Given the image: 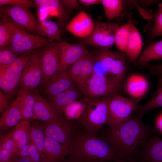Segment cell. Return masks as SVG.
Returning <instances> with one entry per match:
<instances>
[{
	"label": "cell",
	"mask_w": 162,
	"mask_h": 162,
	"mask_svg": "<svg viewBox=\"0 0 162 162\" xmlns=\"http://www.w3.org/2000/svg\"><path fill=\"white\" fill-rule=\"evenodd\" d=\"M137 115L131 116L106 129L104 137L110 143L120 159L137 160L140 149L152 134L151 128Z\"/></svg>",
	"instance_id": "cell-1"
},
{
	"label": "cell",
	"mask_w": 162,
	"mask_h": 162,
	"mask_svg": "<svg viewBox=\"0 0 162 162\" xmlns=\"http://www.w3.org/2000/svg\"><path fill=\"white\" fill-rule=\"evenodd\" d=\"M69 150L70 156L81 162H110L120 159L105 138L84 131L78 132Z\"/></svg>",
	"instance_id": "cell-2"
},
{
	"label": "cell",
	"mask_w": 162,
	"mask_h": 162,
	"mask_svg": "<svg viewBox=\"0 0 162 162\" xmlns=\"http://www.w3.org/2000/svg\"><path fill=\"white\" fill-rule=\"evenodd\" d=\"M94 59L100 73L122 85L128 68V60L125 54L109 49H98Z\"/></svg>",
	"instance_id": "cell-3"
},
{
	"label": "cell",
	"mask_w": 162,
	"mask_h": 162,
	"mask_svg": "<svg viewBox=\"0 0 162 162\" xmlns=\"http://www.w3.org/2000/svg\"><path fill=\"white\" fill-rule=\"evenodd\" d=\"M109 97L88 98L85 100L86 106L82 117L78 120L84 131L96 134L107 123L108 116Z\"/></svg>",
	"instance_id": "cell-4"
},
{
	"label": "cell",
	"mask_w": 162,
	"mask_h": 162,
	"mask_svg": "<svg viewBox=\"0 0 162 162\" xmlns=\"http://www.w3.org/2000/svg\"><path fill=\"white\" fill-rule=\"evenodd\" d=\"M1 16L9 26L12 34L10 46L17 55L30 53L35 49L45 47L51 42L45 37L34 35L28 33L26 30L13 23L4 14Z\"/></svg>",
	"instance_id": "cell-5"
},
{
	"label": "cell",
	"mask_w": 162,
	"mask_h": 162,
	"mask_svg": "<svg viewBox=\"0 0 162 162\" xmlns=\"http://www.w3.org/2000/svg\"><path fill=\"white\" fill-rule=\"evenodd\" d=\"M122 87L106 75L94 71L81 91L88 98L109 97L118 94Z\"/></svg>",
	"instance_id": "cell-6"
},
{
	"label": "cell",
	"mask_w": 162,
	"mask_h": 162,
	"mask_svg": "<svg viewBox=\"0 0 162 162\" xmlns=\"http://www.w3.org/2000/svg\"><path fill=\"white\" fill-rule=\"evenodd\" d=\"M142 98L133 99L119 94L108 97V126L116 125L123 122L139 109L138 105Z\"/></svg>",
	"instance_id": "cell-7"
},
{
	"label": "cell",
	"mask_w": 162,
	"mask_h": 162,
	"mask_svg": "<svg viewBox=\"0 0 162 162\" xmlns=\"http://www.w3.org/2000/svg\"><path fill=\"white\" fill-rule=\"evenodd\" d=\"M31 54L30 52L20 55L0 76V88L10 100L12 99L17 94L22 71Z\"/></svg>",
	"instance_id": "cell-8"
},
{
	"label": "cell",
	"mask_w": 162,
	"mask_h": 162,
	"mask_svg": "<svg viewBox=\"0 0 162 162\" xmlns=\"http://www.w3.org/2000/svg\"><path fill=\"white\" fill-rule=\"evenodd\" d=\"M119 26L116 23L98 22L91 34L81 39V43L98 49L111 48L115 44L116 34Z\"/></svg>",
	"instance_id": "cell-9"
},
{
	"label": "cell",
	"mask_w": 162,
	"mask_h": 162,
	"mask_svg": "<svg viewBox=\"0 0 162 162\" xmlns=\"http://www.w3.org/2000/svg\"><path fill=\"white\" fill-rule=\"evenodd\" d=\"M41 125L46 136L55 140L69 149L79 131L75 124L63 118Z\"/></svg>",
	"instance_id": "cell-10"
},
{
	"label": "cell",
	"mask_w": 162,
	"mask_h": 162,
	"mask_svg": "<svg viewBox=\"0 0 162 162\" xmlns=\"http://www.w3.org/2000/svg\"><path fill=\"white\" fill-rule=\"evenodd\" d=\"M60 43L51 42L40 52V62L43 72L41 84L44 85L48 80L56 75L60 62Z\"/></svg>",
	"instance_id": "cell-11"
},
{
	"label": "cell",
	"mask_w": 162,
	"mask_h": 162,
	"mask_svg": "<svg viewBox=\"0 0 162 162\" xmlns=\"http://www.w3.org/2000/svg\"><path fill=\"white\" fill-rule=\"evenodd\" d=\"M42 78L40 52H35L31 54L24 67L20 81V86L30 91L34 90L41 83Z\"/></svg>",
	"instance_id": "cell-12"
},
{
	"label": "cell",
	"mask_w": 162,
	"mask_h": 162,
	"mask_svg": "<svg viewBox=\"0 0 162 162\" xmlns=\"http://www.w3.org/2000/svg\"><path fill=\"white\" fill-rule=\"evenodd\" d=\"M30 8L4 6L0 7V10L17 26L26 31L36 33L38 21Z\"/></svg>",
	"instance_id": "cell-13"
},
{
	"label": "cell",
	"mask_w": 162,
	"mask_h": 162,
	"mask_svg": "<svg viewBox=\"0 0 162 162\" xmlns=\"http://www.w3.org/2000/svg\"><path fill=\"white\" fill-rule=\"evenodd\" d=\"M61 53L57 72L68 70L71 66L87 55L89 52L86 45L60 43Z\"/></svg>",
	"instance_id": "cell-14"
},
{
	"label": "cell",
	"mask_w": 162,
	"mask_h": 162,
	"mask_svg": "<svg viewBox=\"0 0 162 162\" xmlns=\"http://www.w3.org/2000/svg\"><path fill=\"white\" fill-rule=\"evenodd\" d=\"M68 70L74 81L76 86L82 91L87 80L94 71V54L89 52Z\"/></svg>",
	"instance_id": "cell-15"
},
{
	"label": "cell",
	"mask_w": 162,
	"mask_h": 162,
	"mask_svg": "<svg viewBox=\"0 0 162 162\" xmlns=\"http://www.w3.org/2000/svg\"><path fill=\"white\" fill-rule=\"evenodd\" d=\"M137 160L162 162V139L152 134L140 149Z\"/></svg>",
	"instance_id": "cell-16"
},
{
	"label": "cell",
	"mask_w": 162,
	"mask_h": 162,
	"mask_svg": "<svg viewBox=\"0 0 162 162\" xmlns=\"http://www.w3.org/2000/svg\"><path fill=\"white\" fill-rule=\"evenodd\" d=\"M75 84L67 70L56 74L48 80L44 85L45 93L49 98L53 97L73 87Z\"/></svg>",
	"instance_id": "cell-17"
},
{
	"label": "cell",
	"mask_w": 162,
	"mask_h": 162,
	"mask_svg": "<svg viewBox=\"0 0 162 162\" xmlns=\"http://www.w3.org/2000/svg\"><path fill=\"white\" fill-rule=\"evenodd\" d=\"M94 25L86 12H80L66 26V29L74 36L82 38L89 36L93 31Z\"/></svg>",
	"instance_id": "cell-18"
},
{
	"label": "cell",
	"mask_w": 162,
	"mask_h": 162,
	"mask_svg": "<svg viewBox=\"0 0 162 162\" xmlns=\"http://www.w3.org/2000/svg\"><path fill=\"white\" fill-rule=\"evenodd\" d=\"M33 93L35 98L34 112L35 119H38L44 123H50L63 118L55 113L38 90L34 91Z\"/></svg>",
	"instance_id": "cell-19"
},
{
	"label": "cell",
	"mask_w": 162,
	"mask_h": 162,
	"mask_svg": "<svg viewBox=\"0 0 162 162\" xmlns=\"http://www.w3.org/2000/svg\"><path fill=\"white\" fill-rule=\"evenodd\" d=\"M79 96L78 89L74 86L54 97L49 98L48 103L55 113L62 117L64 107L76 100Z\"/></svg>",
	"instance_id": "cell-20"
},
{
	"label": "cell",
	"mask_w": 162,
	"mask_h": 162,
	"mask_svg": "<svg viewBox=\"0 0 162 162\" xmlns=\"http://www.w3.org/2000/svg\"><path fill=\"white\" fill-rule=\"evenodd\" d=\"M37 7L44 10L49 16L56 18L62 25H64L68 19V15L61 0H33Z\"/></svg>",
	"instance_id": "cell-21"
},
{
	"label": "cell",
	"mask_w": 162,
	"mask_h": 162,
	"mask_svg": "<svg viewBox=\"0 0 162 162\" xmlns=\"http://www.w3.org/2000/svg\"><path fill=\"white\" fill-rule=\"evenodd\" d=\"M44 148L45 157L42 162H60L69 154V148L55 140L46 136Z\"/></svg>",
	"instance_id": "cell-22"
},
{
	"label": "cell",
	"mask_w": 162,
	"mask_h": 162,
	"mask_svg": "<svg viewBox=\"0 0 162 162\" xmlns=\"http://www.w3.org/2000/svg\"><path fill=\"white\" fill-rule=\"evenodd\" d=\"M22 115V120L35 119L34 109L35 98L33 93L26 88L20 87L17 94Z\"/></svg>",
	"instance_id": "cell-23"
},
{
	"label": "cell",
	"mask_w": 162,
	"mask_h": 162,
	"mask_svg": "<svg viewBox=\"0 0 162 162\" xmlns=\"http://www.w3.org/2000/svg\"><path fill=\"white\" fill-rule=\"evenodd\" d=\"M22 119L19 102L16 98L4 110L0 117V130H5L16 125Z\"/></svg>",
	"instance_id": "cell-24"
},
{
	"label": "cell",
	"mask_w": 162,
	"mask_h": 162,
	"mask_svg": "<svg viewBox=\"0 0 162 162\" xmlns=\"http://www.w3.org/2000/svg\"><path fill=\"white\" fill-rule=\"evenodd\" d=\"M149 86L148 80L144 76L133 74L127 79L126 90L130 96L137 99L142 98L147 92Z\"/></svg>",
	"instance_id": "cell-25"
},
{
	"label": "cell",
	"mask_w": 162,
	"mask_h": 162,
	"mask_svg": "<svg viewBox=\"0 0 162 162\" xmlns=\"http://www.w3.org/2000/svg\"><path fill=\"white\" fill-rule=\"evenodd\" d=\"M143 44L141 34L134 24L125 52L128 61L135 64L140 56Z\"/></svg>",
	"instance_id": "cell-26"
},
{
	"label": "cell",
	"mask_w": 162,
	"mask_h": 162,
	"mask_svg": "<svg viewBox=\"0 0 162 162\" xmlns=\"http://www.w3.org/2000/svg\"><path fill=\"white\" fill-rule=\"evenodd\" d=\"M162 60V39L151 43L140 56L135 64L146 65L150 61Z\"/></svg>",
	"instance_id": "cell-27"
},
{
	"label": "cell",
	"mask_w": 162,
	"mask_h": 162,
	"mask_svg": "<svg viewBox=\"0 0 162 162\" xmlns=\"http://www.w3.org/2000/svg\"><path fill=\"white\" fill-rule=\"evenodd\" d=\"M37 32L44 37L48 38L51 42L54 40L62 42L59 26L50 20L45 19L38 21Z\"/></svg>",
	"instance_id": "cell-28"
},
{
	"label": "cell",
	"mask_w": 162,
	"mask_h": 162,
	"mask_svg": "<svg viewBox=\"0 0 162 162\" xmlns=\"http://www.w3.org/2000/svg\"><path fill=\"white\" fill-rule=\"evenodd\" d=\"M30 141L37 148L42 162L45 157V142L46 136L41 125L33 124L30 125L29 132Z\"/></svg>",
	"instance_id": "cell-29"
},
{
	"label": "cell",
	"mask_w": 162,
	"mask_h": 162,
	"mask_svg": "<svg viewBox=\"0 0 162 162\" xmlns=\"http://www.w3.org/2000/svg\"><path fill=\"white\" fill-rule=\"evenodd\" d=\"M157 76L158 78V83L154 94L146 104L140 105L138 109L137 115L141 118L148 111L162 107V75Z\"/></svg>",
	"instance_id": "cell-30"
},
{
	"label": "cell",
	"mask_w": 162,
	"mask_h": 162,
	"mask_svg": "<svg viewBox=\"0 0 162 162\" xmlns=\"http://www.w3.org/2000/svg\"><path fill=\"white\" fill-rule=\"evenodd\" d=\"M30 126L29 120H22L16 125L13 131V137L17 151L30 141L29 135Z\"/></svg>",
	"instance_id": "cell-31"
},
{
	"label": "cell",
	"mask_w": 162,
	"mask_h": 162,
	"mask_svg": "<svg viewBox=\"0 0 162 162\" xmlns=\"http://www.w3.org/2000/svg\"><path fill=\"white\" fill-rule=\"evenodd\" d=\"M0 146V162H7L15 155L17 150L13 132H9L4 137Z\"/></svg>",
	"instance_id": "cell-32"
},
{
	"label": "cell",
	"mask_w": 162,
	"mask_h": 162,
	"mask_svg": "<svg viewBox=\"0 0 162 162\" xmlns=\"http://www.w3.org/2000/svg\"><path fill=\"white\" fill-rule=\"evenodd\" d=\"M133 24L132 21L130 20L126 23L119 26L116 32L115 44L122 52H125Z\"/></svg>",
	"instance_id": "cell-33"
},
{
	"label": "cell",
	"mask_w": 162,
	"mask_h": 162,
	"mask_svg": "<svg viewBox=\"0 0 162 162\" xmlns=\"http://www.w3.org/2000/svg\"><path fill=\"white\" fill-rule=\"evenodd\" d=\"M86 106V101L76 100L66 106L62 114L67 120L80 119L83 115Z\"/></svg>",
	"instance_id": "cell-34"
},
{
	"label": "cell",
	"mask_w": 162,
	"mask_h": 162,
	"mask_svg": "<svg viewBox=\"0 0 162 162\" xmlns=\"http://www.w3.org/2000/svg\"><path fill=\"white\" fill-rule=\"evenodd\" d=\"M105 14L111 21L119 17L123 9V1L120 0H101Z\"/></svg>",
	"instance_id": "cell-35"
},
{
	"label": "cell",
	"mask_w": 162,
	"mask_h": 162,
	"mask_svg": "<svg viewBox=\"0 0 162 162\" xmlns=\"http://www.w3.org/2000/svg\"><path fill=\"white\" fill-rule=\"evenodd\" d=\"M18 57L10 45L0 49V76L6 71Z\"/></svg>",
	"instance_id": "cell-36"
},
{
	"label": "cell",
	"mask_w": 162,
	"mask_h": 162,
	"mask_svg": "<svg viewBox=\"0 0 162 162\" xmlns=\"http://www.w3.org/2000/svg\"><path fill=\"white\" fill-rule=\"evenodd\" d=\"M29 162H40V158L36 147L30 141L22 148L17 150L15 154Z\"/></svg>",
	"instance_id": "cell-37"
},
{
	"label": "cell",
	"mask_w": 162,
	"mask_h": 162,
	"mask_svg": "<svg viewBox=\"0 0 162 162\" xmlns=\"http://www.w3.org/2000/svg\"><path fill=\"white\" fill-rule=\"evenodd\" d=\"M1 17L0 22V49L10 45L12 40L11 30L3 18Z\"/></svg>",
	"instance_id": "cell-38"
},
{
	"label": "cell",
	"mask_w": 162,
	"mask_h": 162,
	"mask_svg": "<svg viewBox=\"0 0 162 162\" xmlns=\"http://www.w3.org/2000/svg\"><path fill=\"white\" fill-rule=\"evenodd\" d=\"M154 24L149 32V37L150 39L162 36V3L158 5V11L154 18Z\"/></svg>",
	"instance_id": "cell-39"
},
{
	"label": "cell",
	"mask_w": 162,
	"mask_h": 162,
	"mask_svg": "<svg viewBox=\"0 0 162 162\" xmlns=\"http://www.w3.org/2000/svg\"><path fill=\"white\" fill-rule=\"evenodd\" d=\"M5 5L28 8L37 7L33 0H0V7Z\"/></svg>",
	"instance_id": "cell-40"
},
{
	"label": "cell",
	"mask_w": 162,
	"mask_h": 162,
	"mask_svg": "<svg viewBox=\"0 0 162 162\" xmlns=\"http://www.w3.org/2000/svg\"><path fill=\"white\" fill-rule=\"evenodd\" d=\"M61 1L64 8L68 11L70 12L80 8L78 0H62Z\"/></svg>",
	"instance_id": "cell-41"
},
{
	"label": "cell",
	"mask_w": 162,
	"mask_h": 162,
	"mask_svg": "<svg viewBox=\"0 0 162 162\" xmlns=\"http://www.w3.org/2000/svg\"><path fill=\"white\" fill-rule=\"evenodd\" d=\"M10 100L8 97L1 91H0V112L2 113L8 106V101Z\"/></svg>",
	"instance_id": "cell-42"
},
{
	"label": "cell",
	"mask_w": 162,
	"mask_h": 162,
	"mask_svg": "<svg viewBox=\"0 0 162 162\" xmlns=\"http://www.w3.org/2000/svg\"><path fill=\"white\" fill-rule=\"evenodd\" d=\"M148 68L153 75L157 76L162 75V64L149 66Z\"/></svg>",
	"instance_id": "cell-43"
},
{
	"label": "cell",
	"mask_w": 162,
	"mask_h": 162,
	"mask_svg": "<svg viewBox=\"0 0 162 162\" xmlns=\"http://www.w3.org/2000/svg\"><path fill=\"white\" fill-rule=\"evenodd\" d=\"M78 2L80 4L86 6L101 4V0H79Z\"/></svg>",
	"instance_id": "cell-44"
},
{
	"label": "cell",
	"mask_w": 162,
	"mask_h": 162,
	"mask_svg": "<svg viewBox=\"0 0 162 162\" xmlns=\"http://www.w3.org/2000/svg\"><path fill=\"white\" fill-rule=\"evenodd\" d=\"M156 126L158 129L162 133V112L159 115L157 119Z\"/></svg>",
	"instance_id": "cell-45"
},
{
	"label": "cell",
	"mask_w": 162,
	"mask_h": 162,
	"mask_svg": "<svg viewBox=\"0 0 162 162\" xmlns=\"http://www.w3.org/2000/svg\"><path fill=\"white\" fill-rule=\"evenodd\" d=\"M20 157L15 155L7 162H22Z\"/></svg>",
	"instance_id": "cell-46"
},
{
	"label": "cell",
	"mask_w": 162,
	"mask_h": 162,
	"mask_svg": "<svg viewBox=\"0 0 162 162\" xmlns=\"http://www.w3.org/2000/svg\"><path fill=\"white\" fill-rule=\"evenodd\" d=\"M60 162H81L80 161L70 156L68 158H64Z\"/></svg>",
	"instance_id": "cell-47"
},
{
	"label": "cell",
	"mask_w": 162,
	"mask_h": 162,
	"mask_svg": "<svg viewBox=\"0 0 162 162\" xmlns=\"http://www.w3.org/2000/svg\"><path fill=\"white\" fill-rule=\"evenodd\" d=\"M110 162H140L138 160H125L119 159L114 161H113Z\"/></svg>",
	"instance_id": "cell-48"
},
{
	"label": "cell",
	"mask_w": 162,
	"mask_h": 162,
	"mask_svg": "<svg viewBox=\"0 0 162 162\" xmlns=\"http://www.w3.org/2000/svg\"><path fill=\"white\" fill-rule=\"evenodd\" d=\"M161 3H162V2H161Z\"/></svg>",
	"instance_id": "cell-49"
}]
</instances>
